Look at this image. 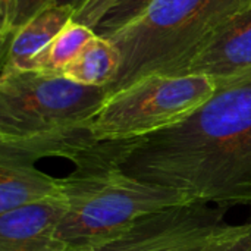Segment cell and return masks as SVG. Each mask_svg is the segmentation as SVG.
<instances>
[{
  "mask_svg": "<svg viewBox=\"0 0 251 251\" xmlns=\"http://www.w3.org/2000/svg\"><path fill=\"white\" fill-rule=\"evenodd\" d=\"M156 0H119L94 26V34L110 38L140 19Z\"/></svg>",
  "mask_w": 251,
  "mask_h": 251,
  "instance_id": "13",
  "label": "cell"
},
{
  "mask_svg": "<svg viewBox=\"0 0 251 251\" xmlns=\"http://www.w3.org/2000/svg\"><path fill=\"white\" fill-rule=\"evenodd\" d=\"M226 212L212 203L176 204L138 218L101 243L69 251H200L228 225Z\"/></svg>",
  "mask_w": 251,
  "mask_h": 251,
  "instance_id": "6",
  "label": "cell"
},
{
  "mask_svg": "<svg viewBox=\"0 0 251 251\" xmlns=\"http://www.w3.org/2000/svg\"><path fill=\"white\" fill-rule=\"evenodd\" d=\"M121 63L122 57L113 41L94 35L62 75L81 85L107 88L116 78Z\"/></svg>",
  "mask_w": 251,
  "mask_h": 251,
  "instance_id": "11",
  "label": "cell"
},
{
  "mask_svg": "<svg viewBox=\"0 0 251 251\" xmlns=\"http://www.w3.org/2000/svg\"><path fill=\"white\" fill-rule=\"evenodd\" d=\"M87 0H53V4L57 6H63V7H69L72 10H78Z\"/></svg>",
  "mask_w": 251,
  "mask_h": 251,
  "instance_id": "18",
  "label": "cell"
},
{
  "mask_svg": "<svg viewBox=\"0 0 251 251\" xmlns=\"http://www.w3.org/2000/svg\"><path fill=\"white\" fill-rule=\"evenodd\" d=\"M172 75H201L218 88L251 76V4L228 21Z\"/></svg>",
  "mask_w": 251,
  "mask_h": 251,
  "instance_id": "7",
  "label": "cell"
},
{
  "mask_svg": "<svg viewBox=\"0 0 251 251\" xmlns=\"http://www.w3.org/2000/svg\"><path fill=\"white\" fill-rule=\"evenodd\" d=\"M200 251H251V218L241 225H225Z\"/></svg>",
  "mask_w": 251,
  "mask_h": 251,
  "instance_id": "14",
  "label": "cell"
},
{
  "mask_svg": "<svg viewBox=\"0 0 251 251\" xmlns=\"http://www.w3.org/2000/svg\"><path fill=\"white\" fill-rule=\"evenodd\" d=\"M74 15L75 10L57 4H50L35 15L7 40L1 71H28L31 62L74 19Z\"/></svg>",
  "mask_w": 251,
  "mask_h": 251,
  "instance_id": "10",
  "label": "cell"
},
{
  "mask_svg": "<svg viewBox=\"0 0 251 251\" xmlns=\"http://www.w3.org/2000/svg\"><path fill=\"white\" fill-rule=\"evenodd\" d=\"M66 212L65 196L0 215V251H68L57 237Z\"/></svg>",
  "mask_w": 251,
  "mask_h": 251,
  "instance_id": "8",
  "label": "cell"
},
{
  "mask_svg": "<svg viewBox=\"0 0 251 251\" xmlns=\"http://www.w3.org/2000/svg\"><path fill=\"white\" fill-rule=\"evenodd\" d=\"M216 90L201 75H150L109 94L90 129L99 141L147 137L185 121Z\"/></svg>",
  "mask_w": 251,
  "mask_h": 251,
  "instance_id": "5",
  "label": "cell"
},
{
  "mask_svg": "<svg viewBox=\"0 0 251 251\" xmlns=\"http://www.w3.org/2000/svg\"><path fill=\"white\" fill-rule=\"evenodd\" d=\"M251 0H156L112 35L122 63L107 96L150 75H172Z\"/></svg>",
  "mask_w": 251,
  "mask_h": 251,
  "instance_id": "2",
  "label": "cell"
},
{
  "mask_svg": "<svg viewBox=\"0 0 251 251\" xmlns=\"http://www.w3.org/2000/svg\"><path fill=\"white\" fill-rule=\"evenodd\" d=\"M18 0H0V37L1 41L6 38L9 25L13 16V12L16 9Z\"/></svg>",
  "mask_w": 251,
  "mask_h": 251,
  "instance_id": "17",
  "label": "cell"
},
{
  "mask_svg": "<svg viewBox=\"0 0 251 251\" xmlns=\"http://www.w3.org/2000/svg\"><path fill=\"white\" fill-rule=\"evenodd\" d=\"M50 4H53V0H18L16 9L13 12L12 21L9 25L7 35L1 43L4 44L21 26H24L28 21H31L35 15L43 12Z\"/></svg>",
  "mask_w": 251,
  "mask_h": 251,
  "instance_id": "15",
  "label": "cell"
},
{
  "mask_svg": "<svg viewBox=\"0 0 251 251\" xmlns=\"http://www.w3.org/2000/svg\"><path fill=\"white\" fill-rule=\"evenodd\" d=\"M119 0H87L74 15V21L82 24L91 29L99 24V21L107 13V10L115 6Z\"/></svg>",
  "mask_w": 251,
  "mask_h": 251,
  "instance_id": "16",
  "label": "cell"
},
{
  "mask_svg": "<svg viewBox=\"0 0 251 251\" xmlns=\"http://www.w3.org/2000/svg\"><path fill=\"white\" fill-rule=\"evenodd\" d=\"M63 196L66 212L57 237L68 251L101 243L144 215L194 203L181 191L138 181L118 166L75 169L63 178Z\"/></svg>",
  "mask_w": 251,
  "mask_h": 251,
  "instance_id": "3",
  "label": "cell"
},
{
  "mask_svg": "<svg viewBox=\"0 0 251 251\" xmlns=\"http://www.w3.org/2000/svg\"><path fill=\"white\" fill-rule=\"evenodd\" d=\"M94 35L96 34L91 28L72 19L31 62L28 71L62 75L66 66L81 53V50Z\"/></svg>",
  "mask_w": 251,
  "mask_h": 251,
  "instance_id": "12",
  "label": "cell"
},
{
  "mask_svg": "<svg viewBox=\"0 0 251 251\" xmlns=\"http://www.w3.org/2000/svg\"><path fill=\"white\" fill-rule=\"evenodd\" d=\"M106 99L104 87L81 85L59 74L1 71L0 143L50 140L88 131Z\"/></svg>",
  "mask_w": 251,
  "mask_h": 251,
  "instance_id": "4",
  "label": "cell"
},
{
  "mask_svg": "<svg viewBox=\"0 0 251 251\" xmlns=\"http://www.w3.org/2000/svg\"><path fill=\"white\" fill-rule=\"evenodd\" d=\"M63 196V178H53L34 162L0 151V215Z\"/></svg>",
  "mask_w": 251,
  "mask_h": 251,
  "instance_id": "9",
  "label": "cell"
},
{
  "mask_svg": "<svg viewBox=\"0 0 251 251\" xmlns=\"http://www.w3.org/2000/svg\"><path fill=\"white\" fill-rule=\"evenodd\" d=\"M116 166L193 201L251 206V76L219 87L181 124L128 140Z\"/></svg>",
  "mask_w": 251,
  "mask_h": 251,
  "instance_id": "1",
  "label": "cell"
}]
</instances>
